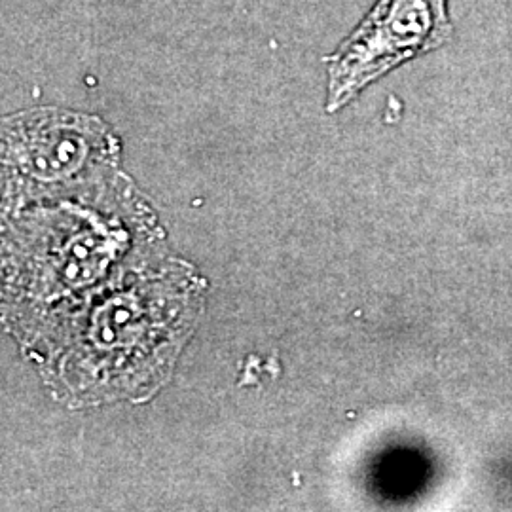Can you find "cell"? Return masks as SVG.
I'll return each instance as SVG.
<instances>
[{
  "label": "cell",
  "instance_id": "6da1fadb",
  "mask_svg": "<svg viewBox=\"0 0 512 512\" xmlns=\"http://www.w3.org/2000/svg\"><path fill=\"white\" fill-rule=\"evenodd\" d=\"M454 35L448 0H378L327 57L330 112L404 63L439 50Z\"/></svg>",
  "mask_w": 512,
  "mask_h": 512
}]
</instances>
